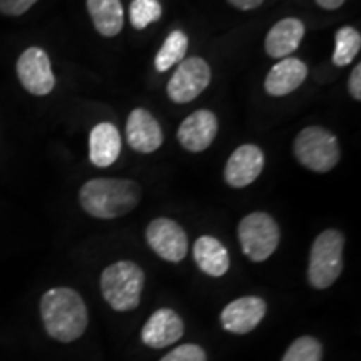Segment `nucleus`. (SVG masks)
I'll use <instances>...</instances> for the list:
<instances>
[{
    "label": "nucleus",
    "mask_w": 361,
    "mask_h": 361,
    "mask_svg": "<svg viewBox=\"0 0 361 361\" xmlns=\"http://www.w3.org/2000/svg\"><path fill=\"white\" fill-rule=\"evenodd\" d=\"M184 335L180 316L171 308H161L151 314L141 331V340L149 348H166L178 343Z\"/></svg>",
    "instance_id": "nucleus-14"
},
{
    "label": "nucleus",
    "mask_w": 361,
    "mask_h": 361,
    "mask_svg": "<svg viewBox=\"0 0 361 361\" xmlns=\"http://www.w3.org/2000/svg\"><path fill=\"white\" fill-rule=\"evenodd\" d=\"M144 271L133 261H117L101 274L104 300L116 311H133L141 303Z\"/></svg>",
    "instance_id": "nucleus-3"
},
{
    "label": "nucleus",
    "mask_w": 361,
    "mask_h": 361,
    "mask_svg": "<svg viewBox=\"0 0 361 361\" xmlns=\"http://www.w3.org/2000/svg\"><path fill=\"white\" fill-rule=\"evenodd\" d=\"M126 137L129 146L141 154H151L164 142V134L159 123L151 112L142 107H137L129 114L126 123Z\"/></svg>",
    "instance_id": "nucleus-13"
},
{
    "label": "nucleus",
    "mask_w": 361,
    "mask_h": 361,
    "mask_svg": "<svg viewBox=\"0 0 361 361\" xmlns=\"http://www.w3.org/2000/svg\"><path fill=\"white\" fill-rule=\"evenodd\" d=\"M188 47H189V39L186 34L180 32V30H174V32H171L168 37H166L164 42H162L161 49L157 51L154 57L156 71L166 72L173 66L183 62L184 57H186Z\"/></svg>",
    "instance_id": "nucleus-20"
},
{
    "label": "nucleus",
    "mask_w": 361,
    "mask_h": 361,
    "mask_svg": "<svg viewBox=\"0 0 361 361\" xmlns=\"http://www.w3.org/2000/svg\"><path fill=\"white\" fill-rule=\"evenodd\" d=\"M323 346L313 336H301L291 343L281 361H322Z\"/></svg>",
    "instance_id": "nucleus-23"
},
{
    "label": "nucleus",
    "mask_w": 361,
    "mask_h": 361,
    "mask_svg": "<svg viewBox=\"0 0 361 361\" xmlns=\"http://www.w3.org/2000/svg\"><path fill=\"white\" fill-rule=\"evenodd\" d=\"M161 361H207V356L200 345L188 343V345H180L171 350Z\"/></svg>",
    "instance_id": "nucleus-24"
},
{
    "label": "nucleus",
    "mask_w": 361,
    "mask_h": 361,
    "mask_svg": "<svg viewBox=\"0 0 361 361\" xmlns=\"http://www.w3.org/2000/svg\"><path fill=\"white\" fill-rule=\"evenodd\" d=\"M228 2L239 11H252V8L261 7L264 0H228Z\"/></svg>",
    "instance_id": "nucleus-27"
},
{
    "label": "nucleus",
    "mask_w": 361,
    "mask_h": 361,
    "mask_svg": "<svg viewBox=\"0 0 361 361\" xmlns=\"http://www.w3.org/2000/svg\"><path fill=\"white\" fill-rule=\"evenodd\" d=\"M87 12L104 37H116L123 30L124 7L121 0H87Z\"/></svg>",
    "instance_id": "nucleus-19"
},
{
    "label": "nucleus",
    "mask_w": 361,
    "mask_h": 361,
    "mask_svg": "<svg viewBox=\"0 0 361 361\" xmlns=\"http://www.w3.org/2000/svg\"><path fill=\"white\" fill-rule=\"evenodd\" d=\"M243 252L255 263H263L279 245V226L268 213L256 211L245 216L238 226Z\"/></svg>",
    "instance_id": "nucleus-6"
},
{
    "label": "nucleus",
    "mask_w": 361,
    "mask_h": 361,
    "mask_svg": "<svg viewBox=\"0 0 361 361\" xmlns=\"http://www.w3.org/2000/svg\"><path fill=\"white\" fill-rule=\"evenodd\" d=\"M147 245L159 258L169 263H180L189 250L188 234L179 223L169 218L151 221L146 229Z\"/></svg>",
    "instance_id": "nucleus-8"
},
{
    "label": "nucleus",
    "mask_w": 361,
    "mask_h": 361,
    "mask_svg": "<svg viewBox=\"0 0 361 361\" xmlns=\"http://www.w3.org/2000/svg\"><path fill=\"white\" fill-rule=\"evenodd\" d=\"M348 89L355 101H361V64H356L348 80Z\"/></svg>",
    "instance_id": "nucleus-26"
},
{
    "label": "nucleus",
    "mask_w": 361,
    "mask_h": 361,
    "mask_svg": "<svg viewBox=\"0 0 361 361\" xmlns=\"http://www.w3.org/2000/svg\"><path fill=\"white\" fill-rule=\"evenodd\" d=\"M266 314V301L259 296H243L229 303L221 313V324L234 335H246L261 323Z\"/></svg>",
    "instance_id": "nucleus-11"
},
{
    "label": "nucleus",
    "mask_w": 361,
    "mask_h": 361,
    "mask_svg": "<svg viewBox=\"0 0 361 361\" xmlns=\"http://www.w3.org/2000/svg\"><path fill=\"white\" fill-rule=\"evenodd\" d=\"M293 149L301 166L319 174L329 173L341 157L336 135L319 126H310L301 130L296 135Z\"/></svg>",
    "instance_id": "nucleus-4"
},
{
    "label": "nucleus",
    "mask_w": 361,
    "mask_h": 361,
    "mask_svg": "<svg viewBox=\"0 0 361 361\" xmlns=\"http://www.w3.org/2000/svg\"><path fill=\"white\" fill-rule=\"evenodd\" d=\"M316 4L322 8H326V11H336L345 4V0H316Z\"/></svg>",
    "instance_id": "nucleus-28"
},
{
    "label": "nucleus",
    "mask_w": 361,
    "mask_h": 361,
    "mask_svg": "<svg viewBox=\"0 0 361 361\" xmlns=\"http://www.w3.org/2000/svg\"><path fill=\"white\" fill-rule=\"evenodd\" d=\"M361 49V35L355 27H341L335 35V52H333V64L336 67L350 66L358 56Z\"/></svg>",
    "instance_id": "nucleus-21"
},
{
    "label": "nucleus",
    "mask_w": 361,
    "mask_h": 361,
    "mask_svg": "<svg viewBox=\"0 0 361 361\" xmlns=\"http://www.w3.org/2000/svg\"><path fill=\"white\" fill-rule=\"evenodd\" d=\"M121 134L114 124L101 123L90 130L89 135V159L97 168H109L119 159Z\"/></svg>",
    "instance_id": "nucleus-17"
},
{
    "label": "nucleus",
    "mask_w": 361,
    "mask_h": 361,
    "mask_svg": "<svg viewBox=\"0 0 361 361\" xmlns=\"http://www.w3.org/2000/svg\"><path fill=\"white\" fill-rule=\"evenodd\" d=\"M308 78V67L296 57L281 59L271 67L264 80V89L269 96L283 97L295 92Z\"/></svg>",
    "instance_id": "nucleus-15"
},
{
    "label": "nucleus",
    "mask_w": 361,
    "mask_h": 361,
    "mask_svg": "<svg viewBox=\"0 0 361 361\" xmlns=\"http://www.w3.org/2000/svg\"><path fill=\"white\" fill-rule=\"evenodd\" d=\"M218 117L214 112L200 109L183 121L178 129L180 146L191 152H202L213 144L218 135Z\"/></svg>",
    "instance_id": "nucleus-12"
},
{
    "label": "nucleus",
    "mask_w": 361,
    "mask_h": 361,
    "mask_svg": "<svg viewBox=\"0 0 361 361\" xmlns=\"http://www.w3.org/2000/svg\"><path fill=\"white\" fill-rule=\"evenodd\" d=\"M345 236L338 229H326L314 239L310 252L308 281L316 290H326L343 271Z\"/></svg>",
    "instance_id": "nucleus-5"
},
{
    "label": "nucleus",
    "mask_w": 361,
    "mask_h": 361,
    "mask_svg": "<svg viewBox=\"0 0 361 361\" xmlns=\"http://www.w3.org/2000/svg\"><path fill=\"white\" fill-rule=\"evenodd\" d=\"M40 316L47 335L61 343L79 340L89 324L82 296L71 288H52L40 300Z\"/></svg>",
    "instance_id": "nucleus-1"
},
{
    "label": "nucleus",
    "mask_w": 361,
    "mask_h": 361,
    "mask_svg": "<svg viewBox=\"0 0 361 361\" xmlns=\"http://www.w3.org/2000/svg\"><path fill=\"white\" fill-rule=\"evenodd\" d=\"M305 24L296 17H288L274 24L264 39L266 54L273 59H286L301 45Z\"/></svg>",
    "instance_id": "nucleus-16"
},
{
    "label": "nucleus",
    "mask_w": 361,
    "mask_h": 361,
    "mask_svg": "<svg viewBox=\"0 0 361 361\" xmlns=\"http://www.w3.org/2000/svg\"><path fill=\"white\" fill-rule=\"evenodd\" d=\"M211 84V67L204 59L189 57L179 62L168 82V97L176 104H186L200 97Z\"/></svg>",
    "instance_id": "nucleus-7"
},
{
    "label": "nucleus",
    "mask_w": 361,
    "mask_h": 361,
    "mask_svg": "<svg viewBox=\"0 0 361 361\" xmlns=\"http://www.w3.org/2000/svg\"><path fill=\"white\" fill-rule=\"evenodd\" d=\"M17 78L27 92L34 96H47L56 87V78L51 59L40 47H29L17 61Z\"/></svg>",
    "instance_id": "nucleus-9"
},
{
    "label": "nucleus",
    "mask_w": 361,
    "mask_h": 361,
    "mask_svg": "<svg viewBox=\"0 0 361 361\" xmlns=\"http://www.w3.org/2000/svg\"><path fill=\"white\" fill-rule=\"evenodd\" d=\"M142 189L133 179L97 178L80 188L79 201L85 213L97 219H116L137 207Z\"/></svg>",
    "instance_id": "nucleus-2"
},
{
    "label": "nucleus",
    "mask_w": 361,
    "mask_h": 361,
    "mask_svg": "<svg viewBox=\"0 0 361 361\" xmlns=\"http://www.w3.org/2000/svg\"><path fill=\"white\" fill-rule=\"evenodd\" d=\"M192 256L202 273L213 278L224 276L228 273L229 264H231L226 246L213 236H201L197 239L194 243Z\"/></svg>",
    "instance_id": "nucleus-18"
},
{
    "label": "nucleus",
    "mask_w": 361,
    "mask_h": 361,
    "mask_svg": "<svg viewBox=\"0 0 361 361\" xmlns=\"http://www.w3.org/2000/svg\"><path fill=\"white\" fill-rule=\"evenodd\" d=\"M35 2L37 0H0V12L6 13V16L17 17L29 11Z\"/></svg>",
    "instance_id": "nucleus-25"
},
{
    "label": "nucleus",
    "mask_w": 361,
    "mask_h": 361,
    "mask_svg": "<svg viewBox=\"0 0 361 361\" xmlns=\"http://www.w3.org/2000/svg\"><path fill=\"white\" fill-rule=\"evenodd\" d=\"M162 16L159 0H133L129 7V19L134 29L142 30Z\"/></svg>",
    "instance_id": "nucleus-22"
},
{
    "label": "nucleus",
    "mask_w": 361,
    "mask_h": 361,
    "mask_svg": "<svg viewBox=\"0 0 361 361\" xmlns=\"http://www.w3.org/2000/svg\"><path fill=\"white\" fill-rule=\"evenodd\" d=\"M264 168V154L256 144H243L226 162L224 179L231 188L250 186L259 178Z\"/></svg>",
    "instance_id": "nucleus-10"
}]
</instances>
